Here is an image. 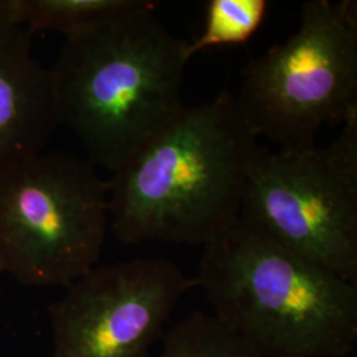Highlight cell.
Instances as JSON below:
<instances>
[{
  "instance_id": "obj_4",
  "label": "cell",
  "mask_w": 357,
  "mask_h": 357,
  "mask_svg": "<svg viewBox=\"0 0 357 357\" xmlns=\"http://www.w3.org/2000/svg\"><path fill=\"white\" fill-rule=\"evenodd\" d=\"M109 181L86 158L40 151L0 171V273L66 289L100 262Z\"/></svg>"
},
{
  "instance_id": "obj_5",
  "label": "cell",
  "mask_w": 357,
  "mask_h": 357,
  "mask_svg": "<svg viewBox=\"0 0 357 357\" xmlns=\"http://www.w3.org/2000/svg\"><path fill=\"white\" fill-rule=\"evenodd\" d=\"M236 98L278 150L311 147L343 123L357 109L356 1H306L293 35L243 66Z\"/></svg>"
},
{
  "instance_id": "obj_11",
  "label": "cell",
  "mask_w": 357,
  "mask_h": 357,
  "mask_svg": "<svg viewBox=\"0 0 357 357\" xmlns=\"http://www.w3.org/2000/svg\"><path fill=\"white\" fill-rule=\"evenodd\" d=\"M266 0H209L202 35L188 41V56L224 47L243 45L255 36L268 15Z\"/></svg>"
},
{
  "instance_id": "obj_1",
  "label": "cell",
  "mask_w": 357,
  "mask_h": 357,
  "mask_svg": "<svg viewBox=\"0 0 357 357\" xmlns=\"http://www.w3.org/2000/svg\"><path fill=\"white\" fill-rule=\"evenodd\" d=\"M258 139L229 90L185 106L110 172L109 215L118 241L204 246L229 229L268 151Z\"/></svg>"
},
{
  "instance_id": "obj_8",
  "label": "cell",
  "mask_w": 357,
  "mask_h": 357,
  "mask_svg": "<svg viewBox=\"0 0 357 357\" xmlns=\"http://www.w3.org/2000/svg\"><path fill=\"white\" fill-rule=\"evenodd\" d=\"M57 126L51 72L19 26L0 43V171L44 151Z\"/></svg>"
},
{
  "instance_id": "obj_9",
  "label": "cell",
  "mask_w": 357,
  "mask_h": 357,
  "mask_svg": "<svg viewBox=\"0 0 357 357\" xmlns=\"http://www.w3.org/2000/svg\"><path fill=\"white\" fill-rule=\"evenodd\" d=\"M141 0H13L19 26L35 32H60L70 36L128 11Z\"/></svg>"
},
{
  "instance_id": "obj_13",
  "label": "cell",
  "mask_w": 357,
  "mask_h": 357,
  "mask_svg": "<svg viewBox=\"0 0 357 357\" xmlns=\"http://www.w3.org/2000/svg\"><path fill=\"white\" fill-rule=\"evenodd\" d=\"M1 275H3V274H1V273H0V278H1Z\"/></svg>"
},
{
  "instance_id": "obj_3",
  "label": "cell",
  "mask_w": 357,
  "mask_h": 357,
  "mask_svg": "<svg viewBox=\"0 0 357 357\" xmlns=\"http://www.w3.org/2000/svg\"><path fill=\"white\" fill-rule=\"evenodd\" d=\"M196 287L262 357H345L357 343V284L241 218L203 246Z\"/></svg>"
},
{
  "instance_id": "obj_7",
  "label": "cell",
  "mask_w": 357,
  "mask_h": 357,
  "mask_svg": "<svg viewBox=\"0 0 357 357\" xmlns=\"http://www.w3.org/2000/svg\"><path fill=\"white\" fill-rule=\"evenodd\" d=\"M193 287L166 258L97 265L48 306L51 357H149Z\"/></svg>"
},
{
  "instance_id": "obj_6",
  "label": "cell",
  "mask_w": 357,
  "mask_h": 357,
  "mask_svg": "<svg viewBox=\"0 0 357 357\" xmlns=\"http://www.w3.org/2000/svg\"><path fill=\"white\" fill-rule=\"evenodd\" d=\"M240 218L357 284V109L326 147L264 153Z\"/></svg>"
},
{
  "instance_id": "obj_12",
  "label": "cell",
  "mask_w": 357,
  "mask_h": 357,
  "mask_svg": "<svg viewBox=\"0 0 357 357\" xmlns=\"http://www.w3.org/2000/svg\"><path fill=\"white\" fill-rule=\"evenodd\" d=\"M19 28L15 16L13 0H0V43Z\"/></svg>"
},
{
  "instance_id": "obj_2",
  "label": "cell",
  "mask_w": 357,
  "mask_h": 357,
  "mask_svg": "<svg viewBox=\"0 0 357 357\" xmlns=\"http://www.w3.org/2000/svg\"><path fill=\"white\" fill-rule=\"evenodd\" d=\"M156 1L65 38L50 69L59 125L86 159L113 172L183 110L188 40L155 15Z\"/></svg>"
},
{
  "instance_id": "obj_10",
  "label": "cell",
  "mask_w": 357,
  "mask_h": 357,
  "mask_svg": "<svg viewBox=\"0 0 357 357\" xmlns=\"http://www.w3.org/2000/svg\"><path fill=\"white\" fill-rule=\"evenodd\" d=\"M160 340L162 351L153 357H262L213 314L202 311L180 320Z\"/></svg>"
}]
</instances>
